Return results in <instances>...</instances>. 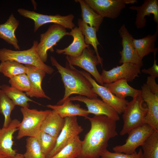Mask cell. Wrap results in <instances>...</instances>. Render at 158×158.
<instances>
[{
	"instance_id": "23",
	"label": "cell",
	"mask_w": 158,
	"mask_h": 158,
	"mask_svg": "<svg viewBox=\"0 0 158 158\" xmlns=\"http://www.w3.org/2000/svg\"><path fill=\"white\" fill-rule=\"evenodd\" d=\"M158 36V24L156 29L152 35H148L144 37L139 39L133 38V42L134 47L140 58L142 59L150 53L157 52L158 48L155 44Z\"/></svg>"
},
{
	"instance_id": "29",
	"label": "cell",
	"mask_w": 158,
	"mask_h": 158,
	"mask_svg": "<svg viewBox=\"0 0 158 158\" xmlns=\"http://www.w3.org/2000/svg\"><path fill=\"white\" fill-rule=\"evenodd\" d=\"M28 71L27 67L15 61H8L0 63V72L10 79L21 74H26Z\"/></svg>"
},
{
	"instance_id": "21",
	"label": "cell",
	"mask_w": 158,
	"mask_h": 158,
	"mask_svg": "<svg viewBox=\"0 0 158 158\" xmlns=\"http://www.w3.org/2000/svg\"><path fill=\"white\" fill-rule=\"evenodd\" d=\"M48 108L55 111L62 118L80 116L86 118L89 114L87 110L81 107L79 104H73L69 98L61 105L48 104Z\"/></svg>"
},
{
	"instance_id": "13",
	"label": "cell",
	"mask_w": 158,
	"mask_h": 158,
	"mask_svg": "<svg viewBox=\"0 0 158 158\" xmlns=\"http://www.w3.org/2000/svg\"><path fill=\"white\" fill-rule=\"evenodd\" d=\"M71 101H78L84 103L88 113L95 115H104L116 121L120 117L116 111L111 106L97 98H90L81 95L69 97Z\"/></svg>"
},
{
	"instance_id": "11",
	"label": "cell",
	"mask_w": 158,
	"mask_h": 158,
	"mask_svg": "<svg viewBox=\"0 0 158 158\" xmlns=\"http://www.w3.org/2000/svg\"><path fill=\"white\" fill-rule=\"evenodd\" d=\"M142 66L138 65L125 63L120 66H117L109 71L103 69L101 75L102 81L104 84L112 83L121 79H125L127 82H131L141 73Z\"/></svg>"
},
{
	"instance_id": "41",
	"label": "cell",
	"mask_w": 158,
	"mask_h": 158,
	"mask_svg": "<svg viewBox=\"0 0 158 158\" xmlns=\"http://www.w3.org/2000/svg\"><path fill=\"white\" fill-rule=\"evenodd\" d=\"M1 85H0V89L1 88Z\"/></svg>"
},
{
	"instance_id": "26",
	"label": "cell",
	"mask_w": 158,
	"mask_h": 158,
	"mask_svg": "<svg viewBox=\"0 0 158 158\" xmlns=\"http://www.w3.org/2000/svg\"><path fill=\"white\" fill-rule=\"evenodd\" d=\"M78 27L84 36L85 43L87 44H90L92 46L99 64L102 67V59L99 56L97 47L98 45H100V44L97 38L96 29L95 28L90 26L81 19H78Z\"/></svg>"
},
{
	"instance_id": "1",
	"label": "cell",
	"mask_w": 158,
	"mask_h": 158,
	"mask_svg": "<svg viewBox=\"0 0 158 158\" xmlns=\"http://www.w3.org/2000/svg\"><path fill=\"white\" fill-rule=\"evenodd\" d=\"M86 118L90 121L91 128L82 141L81 152L77 158H99L107 149L109 140L118 135L116 121L104 115Z\"/></svg>"
},
{
	"instance_id": "2",
	"label": "cell",
	"mask_w": 158,
	"mask_h": 158,
	"mask_svg": "<svg viewBox=\"0 0 158 158\" xmlns=\"http://www.w3.org/2000/svg\"><path fill=\"white\" fill-rule=\"evenodd\" d=\"M50 61L52 65L56 68L60 74L65 88L63 97L57 104H62L71 95L74 94L90 98H97L98 96L92 90L91 84L73 66L67 61L65 66L63 67L52 56L50 57Z\"/></svg>"
},
{
	"instance_id": "8",
	"label": "cell",
	"mask_w": 158,
	"mask_h": 158,
	"mask_svg": "<svg viewBox=\"0 0 158 158\" xmlns=\"http://www.w3.org/2000/svg\"><path fill=\"white\" fill-rule=\"evenodd\" d=\"M155 130L149 125L144 123L129 131L125 143L112 148L114 152L131 154L135 152L137 148L141 146Z\"/></svg>"
},
{
	"instance_id": "32",
	"label": "cell",
	"mask_w": 158,
	"mask_h": 158,
	"mask_svg": "<svg viewBox=\"0 0 158 158\" xmlns=\"http://www.w3.org/2000/svg\"><path fill=\"white\" fill-rule=\"evenodd\" d=\"M15 106L12 101L0 89V113L4 118L3 127L8 126L11 122V113Z\"/></svg>"
},
{
	"instance_id": "4",
	"label": "cell",
	"mask_w": 158,
	"mask_h": 158,
	"mask_svg": "<svg viewBox=\"0 0 158 158\" xmlns=\"http://www.w3.org/2000/svg\"><path fill=\"white\" fill-rule=\"evenodd\" d=\"M147 111V106L141 94L128 102L122 115L123 124L120 135H123L144 123Z\"/></svg>"
},
{
	"instance_id": "5",
	"label": "cell",
	"mask_w": 158,
	"mask_h": 158,
	"mask_svg": "<svg viewBox=\"0 0 158 158\" xmlns=\"http://www.w3.org/2000/svg\"><path fill=\"white\" fill-rule=\"evenodd\" d=\"M20 110L23 116V119L18 126L16 136L18 140L27 136L36 137L40 131L43 121L51 111H39L28 107H21Z\"/></svg>"
},
{
	"instance_id": "40",
	"label": "cell",
	"mask_w": 158,
	"mask_h": 158,
	"mask_svg": "<svg viewBox=\"0 0 158 158\" xmlns=\"http://www.w3.org/2000/svg\"><path fill=\"white\" fill-rule=\"evenodd\" d=\"M0 158H5V157L0 154Z\"/></svg>"
},
{
	"instance_id": "3",
	"label": "cell",
	"mask_w": 158,
	"mask_h": 158,
	"mask_svg": "<svg viewBox=\"0 0 158 158\" xmlns=\"http://www.w3.org/2000/svg\"><path fill=\"white\" fill-rule=\"evenodd\" d=\"M38 43L37 41H34L32 47L26 50L14 51L5 48L0 49V61H13L25 65H32L51 75L54 70L44 63L39 56L37 51Z\"/></svg>"
},
{
	"instance_id": "38",
	"label": "cell",
	"mask_w": 158,
	"mask_h": 158,
	"mask_svg": "<svg viewBox=\"0 0 158 158\" xmlns=\"http://www.w3.org/2000/svg\"><path fill=\"white\" fill-rule=\"evenodd\" d=\"M155 78L151 76H148L145 84L151 92L158 95V85L156 82Z\"/></svg>"
},
{
	"instance_id": "37",
	"label": "cell",
	"mask_w": 158,
	"mask_h": 158,
	"mask_svg": "<svg viewBox=\"0 0 158 158\" xmlns=\"http://www.w3.org/2000/svg\"><path fill=\"white\" fill-rule=\"evenodd\" d=\"M157 52L153 53L154 55V61L153 66L148 69H144L142 70V72L145 73L150 75V76L155 78L158 77V66L157 64L156 59V55Z\"/></svg>"
},
{
	"instance_id": "33",
	"label": "cell",
	"mask_w": 158,
	"mask_h": 158,
	"mask_svg": "<svg viewBox=\"0 0 158 158\" xmlns=\"http://www.w3.org/2000/svg\"><path fill=\"white\" fill-rule=\"evenodd\" d=\"M24 158H46L36 137H28L26 139Z\"/></svg>"
},
{
	"instance_id": "6",
	"label": "cell",
	"mask_w": 158,
	"mask_h": 158,
	"mask_svg": "<svg viewBox=\"0 0 158 158\" xmlns=\"http://www.w3.org/2000/svg\"><path fill=\"white\" fill-rule=\"evenodd\" d=\"M66 28L62 25L54 24L50 26L44 33L40 35V42L37 47L39 56L45 63L47 60V51H54V46L64 36L68 35Z\"/></svg>"
},
{
	"instance_id": "7",
	"label": "cell",
	"mask_w": 158,
	"mask_h": 158,
	"mask_svg": "<svg viewBox=\"0 0 158 158\" xmlns=\"http://www.w3.org/2000/svg\"><path fill=\"white\" fill-rule=\"evenodd\" d=\"M17 11L21 16L34 21V32L42 25L49 23L59 24L71 30L75 27L73 22L74 16L72 14L65 16L59 14L54 15H44L23 8L18 9Z\"/></svg>"
},
{
	"instance_id": "10",
	"label": "cell",
	"mask_w": 158,
	"mask_h": 158,
	"mask_svg": "<svg viewBox=\"0 0 158 158\" xmlns=\"http://www.w3.org/2000/svg\"><path fill=\"white\" fill-rule=\"evenodd\" d=\"M64 119V126L56 138L55 146L47 158L56 155L83 131L82 126L78 123L77 116L66 117Z\"/></svg>"
},
{
	"instance_id": "16",
	"label": "cell",
	"mask_w": 158,
	"mask_h": 158,
	"mask_svg": "<svg viewBox=\"0 0 158 158\" xmlns=\"http://www.w3.org/2000/svg\"><path fill=\"white\" fill-rule=\"evenodd\" d=\"M20 121L15 118L6 127L0 128V154L5 158H13L16 154L13 149V135L18 130Z\"/></svg>"
},
{
	"instance_id": "18",
	"label": "cell",
	"mask_w": 158,
	"mask_h": 158,
	"mask_svg": "<svg viewBox=\"0 0 158 158\" xmlns=\"http://www.w3.org/2000/svg\"><path fill=\"white\" fill-rule=\"evenodd\" d=\"M28 68L26 73L30 81V90L25 93L30 97L41 98L51 100V98L45 93L42 87V83L46 73L43 70L30 65H25Z\"/></svg>"
},
{
	"instance_id": "12",
	"label": "cell",
	"mask_w": 158,
	"mask_h": 158,
	"mask_svg": "<svg viewBox=\"0 0 158 158\" xmlns=\"http://www.w3.org/2000/svg\"><path fill=\"white\" fill-rule=\"evenodd\" d=\"M95 52L89 47L85 49L79 56L74 57L66 56L67 61L73 66H78L91 75L100 85L104 86L101 75L97 66L99 64Z\"/></svg>"
},
{
	"instance_id": "24",
	"label": "cell",
	"mask_w": 158,
	"mask_h": 158,
	"mask_svg": "<svg viewBox=\"0 0 158 158\" xmlns=\"http://www.w3.org/2000/svg\"><path fill=\"white\" fill-rule=\"evenodd\" d=\"M104 86L116 97L121 99H125V98L128 96L131 97L133 98L141 94V90L131 87L125 79L104 84Z\"/></svg>"
},
{
	"instance_id": "25",
	"label": "cell",
	"mask_w": 158,
	"mask_h": 158,
	"mask_svg": "<svg viewBox=\"0 0 158 158\" xmlns=\"http://www.w3.org/2000/svg\"><path fill=\"white\" fill-rule=\"evenodd\" d=\"M65 123V119L52 110L43 121L40 130L57 138Z\"/></svg>"
},
{
	"instance_id": "20",
	"label": "cell",
	"mask_w": 158,
	"mask_h": 158,
	"mask_svg": "<svg viewBox=\"0 0 158 158\" xmlns=\"http://www.w3.org/2000/svg\"><path fill=\"white\" fill-rule=\"evenodd\" d=\"M68 35L73 37V42L63 49H56L57 53L76 57L81 54L85 49L90 47L89 45L85 43L84 36L78 27H75L70 32H68Z\"/></svg>"
},
{
	"instance_id": "14",
	"label": "cell",
	"mask_w": 158,
	"mask_h": 158,
	"mask_svg": "<svg viewBox=\"0 0 158 158\" xmlns=\"http://www.w3.org/2000/svg\"><path fill=\"white\" fill-rule=\"evenodd\" d=\"M80 71L90 81L92 85L93 91L101 98L103 101L112 107L119 115L124 112L128 102V101L118 98L106 87L98 84L88 72L84 71Z\"/></svg>"
},
{
	"instance_id": "30",
	"label": "cell",
	"mask_w": 158,
	"mask_h": 158,
	"mask_svg": "<svg viewBox=\"0 0 158 158\" xmlns=\"http://www.w3.org/2000/svg\"><path fill=\"white\" fill-rule=\"evenodd\" d=\"M141 146L143 158H158V131L155 130Z\"/></svg>"
},
{
	"instance_id": "17",
	"label": "cell",
	"mask_w": 158,
	"mask_h": 158,
	"mask_svg": "<svg viewBox=\"0 0 158 158\" xmlns=\"http://www.w3.org/2000/svg\"><path fill=\"white\" fill-rule=\"evenodd\" d=\"M141 90V96L147 108L145 123L158 131V95L151 92L145 83L142 86Z\"/></svg>"
},
{
	"instance_id": "36",
	"label": "cell",
	"mask_w": 158,
	"mask_h": 158,
	"mask_svg": "<svg viewBox=\"0 0 158 158\" xmlns=\"http://www.w3.org/2000/svg\"><path fill=\"white\" fill-rule=\"evenodd\" d=\"M100 157V158H143L142 151L140 148L138 152H135L131 154H127L111 152L107 149L101 153Z\"/></svg>"
},
{
	"instance_id": "19",
	"label": "cell",
	"mask_w": 158,
	"mask_h": 158,
	"mask_svg": "<svg viewBox=\"0 0 158 158\" xmlns=\"http://www.w3.org/2000/svg\"><path fill=\"white\" fill-rule=\"evenodd\" d=\"M129 8L137 11L135 24L137 28H142L146 26V17L151 14L153 15L154 21L158 24V0H145L141 6H132Z\"/></svg>"
},
{
	"instance_id": "9",
	"label": "cell",
	"mask_w": 158,
	"mask_h": 158,
	"mask_svg": "<svg viewBox=\"0 0 158 158\" xmlns=\"http://www.w3.org/2000/svg\"><path fill=\"white\" fill-rule=\"evenodd\" d=\"M95 12L103 18L115 19L126 4L137 3V0H84Z\"/></svg>"
},
{
	"instance_id": "35",
	"label": "cell",
	"mask_w": 158,
	"mask_h": 158,
	"mask_svg": "<svg viewBox=\"0 0 158 158\" xmlns=\"http://www.w3.org/2000/svg\"><path fill=\"white\" fill-rule=\"evenodd\" d=\"M9 83L11 86L19 90L28 92L31 87L29 80L26 73H23L10 78Z\"/></svg>"
},
{
	"instance_id": "22",
	"label": "cell",
	"mask_w": 158,
	"mask_h": 158,
	"mask_svg": "<svg viewBox=\"0 0 158 158\" xmlns=\"http://www.w3.org/2000/svg\"><path fill=\"white\" fill-rule=\"evenodd\" d=\"M19 23V21L11 13L4 23L0 24V38L12 45L18 50H20V48L15 32Z\"/></svg>"
},
{
	"instance_id": "28",
	"label": "cell",
	"mask_w": 158,
	"mask_h": 158,
	"mask_svg": "<svg viewBox=\"0 0 158 158\" xmlns=\"http://www.w3.org/2000/svg\"><path fill=\"white\" fill-rule=\"evenodd\" d=\"M0 89L12 101L15 105L23 108L29 107V101L38 103L29 98L25 93L7 85H2Z\"/></svg>"
},
{
	"instance_id": "31",
	"label": "cell",
	"mask_w": 158,
	"mask_h": 158,
	"mask_svg": "<svg viewBox=\"0 0 158 158\" xmlns=\"http://www.w3.org/2000/svg\"><path fill=\"white\" fill-rule=\"evenodd\" d=\"M82 142L79 136H77L50 158H77L81 152Z\"/></svg>"
},
{
	"instance_id": "39",
	"label": "cell",
	"mask_w": 158,
	"mask_h": 158,
	"mask_svg": "<svg viewBox=\"0 0 158 158\" xmlns=\"http://www.w3.org/2000/svg\"><path fill=\"white\" fill-rule=\"evenodd\" d=\"M13 158H24V157L23 154L17 153Z\"/></svg>"
},
{
	"instance_id": "34",
	"label": "cell",
	"mask_w": 158,
	"mask_h": 158,
	"mask_svg": "<svg viewBox=\"0 0 158 158\" xmlns=\"http://www.w3.org/2000/svg\"><path fill=\"white\" fill-rule=\"evenodd\" d=\"M36 138L42 152L47 158L54 148L56 138L41 130L40 131Z\"/></svg>"
},
{
	"instance_id": "27",
	"label": "cell",
	"mask_w": 158,
	"mask_h": 158,
	"mask_svg": "<svg viewBox=\"0 0 158 158\" xmlns=\"http://www.w3.org/2000/svg\"><path fill=\"white\" fill-rule=\"evenodd\" d=\"M75 1L80 4L82 20L90 26L96 28L98 32L103 18L95 12L84 0Z\"/></svg>"
},
{
	"instance_id": "15",
	"label": "cell",
	"mask_w": 158,
	"mask_h": 158,
	"mask_svg": "<svg viewBox=\"0 0 158 158\" xmlns=\"http://www.w3.org/2000/svg\"><path fill=\"white\" fill-rule=\"evenodd\" d=\"M119 34L121 38L122 50L119 52L121 59L120 64L125 63H130L143 65L142 59L139 56L133 45V38L130 33L124 24H123L118 30Z\"/></svg>"
}]
</instances>
